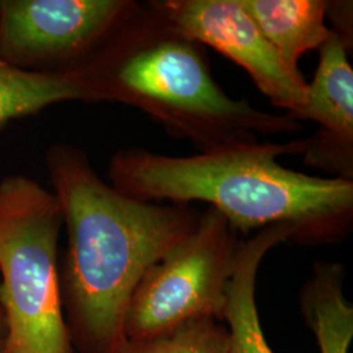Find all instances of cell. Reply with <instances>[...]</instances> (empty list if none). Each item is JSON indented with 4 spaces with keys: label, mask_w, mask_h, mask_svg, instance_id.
Returning a JSON list of instances; mask_svg holds the SVG:
<instances>
[{
    "label": "cell",
    "mask_w": 353,
    "mask_h": 353,
    "mask_svg": "<svg viewBox=\"0 0 353 353\" xmlns=\"http://www.w3.org/2000/svg\"><path fill=\"white\" fill-rule=\"evenodd\" d=\"M67 230L59 265L64 323L77 353H117L127 306L140 280L196 229L190 204L138 201L106 183L75 145L45 153Z\"/></svg>",
    "instance_id": "1"
},
{
    "label": "cell",
    "mask_w": 353,
    "mask_h": 353,
    "mask_svg": "<svg viewBox=\"0 0 353 353\" xmlns=\"http://www.w3.org/2000/svg\"><path fill=\"white\" fill-rule=\"evenodd\" d=\"M305 139L250 141L188 157L144 148L115 152L108 176L119 192L144 202L207 203L237 233L293 229L303 246L336 243L353 227V181L309 176L279 163L301 154Z\"/></svg>",
    "instance_id": "2"
},
{
    "label": "cell",
    "mask_w": 353,
    "mask_h": 353,
    "mask_svg": "<svg viewBox=\"0 0 353 353\" xmlns=\"http://www.w3.org/2000/svg\"><path fill=\"white\" fill-rule=\"evenodd\" d=\"M77 72L94 101L132 106L199 152L303 131L287 114L227 94L212 76L205 48L151 1L138 3Z\"/></svg>",
    "instance_id": "3"
},
{
    "label": "cell",
    "mask_w": 353,
    "mask_h": 353,
    "mask_svg": "<svg viewBox=\"0 0 353 353\" xmlns=\"http://www.w3.org/2000/svg\"><path fill=\"white\" fill-rule=\"evenodd\" d=\"M63 225L52 191L26 176L0 181V303L4 353H72L59 287Z\"/></svg>",
    "instance_id": "4"
},
{
    "label": "cell",
    "mask_w": 353,
    "mask_h": 353,
    "mask_svg": "<svg viewBox=\"0 0 353 353\" xmlns=\"http://www.w3.org/2000/svg\"><path fill=\"white\" fill-rule=\"evenodd\" d=\"M237 234L220 212L203 211L196 229L140 280L127 306L125 339L147 338L191 318L221 321L240 249Z\"/></svg>",
    "instance_id": "5"
},
{
    "label": "cell",
    "mask_w": 353,
    "mask_h": 353,
    "mask_svg": "<svg viewBox=\"0 0 353 353\" xmlns=\"http://www.w3.org/2000/svg\"><path fill=\"white\" fill-rule=\"evenodd\" d=\"M134 0H0V58L41 74H76Z\"/></svg>",
    "instance_id": "6"
},
{
    "label": "cell",
    "mask_w": 353,
    "mask_h": 353,
    "mask_svg": "<svg viewBox=\"0 0 353 353\" xmlns=\"http://www.w3.org/2000/svg\"><path fill=\"white\" fill-rule=\"evenodd\" d=\"M151 3L183 34L240 65L274 106L290 114L305 103L307 81L284 64L240 0Z\"/></svg>",
    "instance_id": "7"
},
{
    "label": "cell",
    "mask_w": 353,
    "mask_h": 353,
    "mask_svg": "<svg viewBox=\"0 0 353 353\" xmlns=\"http://www.w3.org/2000/svg\"><path fill=\"white\" fill-rule=\"evenodd\" d=\"M318 52L319 62L307 83L305 103L287 115L296 122L310 121L318 126L305 139L303 164L330 178L353 181V70L348 48L331 32Z\"/></svg>",
    "instance_id": "8"
},
{
    "label": "cell",
    "mask_w": 353,
    "mask_h": 353,
    "mask_svg": "<svg viewBox=\"0 0 353 353\" xmlns=\"http://www.w3.org/2000/svg\"><path fill=\"white\" fill-rule=\"evenodd\" d=\"M293 236L290 227L271 225L258 230L249 240L241 241L221 319L228 325L229 353H275L261 326L255 300L256 276L265 254L293 240Z\"/></svg>",
    "instance_id": "9"
},
{
    "label": "cell",
    "mask_w": 353,
    "mask_h": 353,
    "mask_svg": "<svg viewBox=\"0 0 353 353\" xmlns=\"http://www.w3.org/2000/svg\"><path fill=\"white\" fill-rule=\"evenodd\" d=\"M284 64L301 74L305 52L318 50L331 30L326 26L327 0H240Z\"/></svg>",
    "instance_id": "10"
},
{
    "label": "cell",
    "mask_w": 353,
    "mask_h": 353,
    "mask_svg": "<svg viewBox=\"0 0 353 353\" xmlns=\"http://www.w3.org/2000/svg\"><path fill=\"white\" fill-rule=\"evenodd\" d=\"M344 265L316 262L300 292L305 323L316 336L319 353H348L353 339V305L344 294Z\"/></svg>",
    "instance_id": "11"
},
{
    "label": "cell",
    "mask_w": 353,
    "mask_h": 353,
    "mask_svg": "<svg viewBox=\"0 0 353 353\" xmlns=\"http://www.w3.org/2000/svg\"><path fill=\"white\" fill-rule=\"evenodd\" d=\"M65 101L96 102L79 72H30L0 58V130L12 121Z\"/></svg>",
    "instance_id": "12"
},
{
    "label": "cell",
    "mask_w": 353,
    "mask_h": 353,
    "mask_svg": "<svg viewBox=\"0 0 353 353\" xmlns=\"http://www.w3.org/2000/svg\"><path fill=\"white\" fill-rule=\"evenodd\" d=\"M117 353H229V334L214 318H191L151 336L125 341Z\"/></svg>",
    "instance_id": "13"
},
{
    "label": "cell",
    "mask_w": 353,
    "mask_h": 353,
    "mask_svg": "<svg viewBox=\"0 0 353 353\" xmlns=\"http://www.w3.org/2000/svg\"><path fill=\"white\" fill-rule=\"evenodd\" d=\"M328 17L332 23L331 32L338 34L348 48L352 49V1H327Z\"/></svg>",
    "instance_id": "14"
},
{
    "label": "cell",
    "mask_w": 353,
    "mask_h": 353,
    "mask_svg": "<svg viewBox=\"0 0 353 353\" xmlns=\"http://www.w3.org/2000/svg\"><path fill=\"white\" fill-rule=\"evenodd\" d=\"M6 336H7V319H6L3 305L0 303V341H6Z\"/></svg>",
    "instance_id": "15"
},
{
    "label": "cell",
    "mask_w": 353,
    "mask_h": 353,
    "mask_svg": "<svg viewBox=\"0 0 353 353\" xmlns=\"http://www.w3.org/2000/svg\"><path fill=\"white\" fill-rule=\"evenodd\" d=\"M4 348H6V341H0V353H4Z\"/></svg>",
    "instance_id": "16"
}]
</instances>
